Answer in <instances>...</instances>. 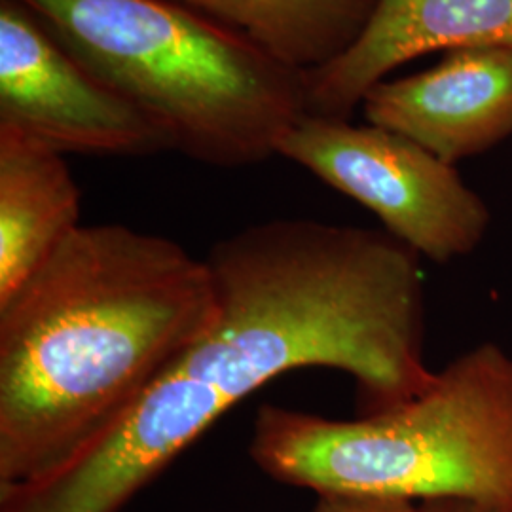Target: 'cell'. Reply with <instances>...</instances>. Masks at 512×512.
I'll use <instances>...</instances> for the list:
<instances>
[{"label": "cell", "mask_w": 512, "mask_h": 512, "mask_svg": "<svg viewBox=\"0 0 512 512\" xmlns=\"http://www.w3.org/2000/svg\"><path fill=\"white\" fill-rule=\"evenodd\" d=\"M277 156L365 205L421 258L452 262L488 234L492 213L456 165L391 129L306 114L281 139Z\"/></svg>", "instance_id": "cell-5"}, {"label": "cell", "mask_w": 512, "mask_h": 512, "mask_svg": "<svg viewBox=\"0 0 512 512\" xmlns=\"http://www.w3.org/2000/svg\"><path fill=\"white\" fill-rule=\"evenodd\" d=\"M313 512H418V503L361 494H317Z\"/></svg>", "instance_id": "cell-11"}, {"label": "cell", "mask_w": 512, "mask_h": 512, "mask_svg": "<svg viewBox=\"0 0 512 512\" xmlns=\"http://www.w3.org/2000/svg\"><path fill=\"white\" fill-rule=\"evenodd\" d=\"M205 258L124 224L76 228L0 304V486L118 420L217 317Z\"/></svg>", "instance_id": "cell-2"}, {"label": "cell", "mask_w": 512, "mask_h": 512, "mask_svg": "<svg viewBox=\"0 0 512 512\" xmlns=\"http://www.w3.org/2000/svg\"><path fill=\"white\" fill-rule=\"evenodd\" d=\"M80 226V190L65 156L0 126V304Z\"/></svg>", "instance_id": "cell-9"}, {"label": "cell", "mask_w": 512, "mask_h": 512, "mask_svg": "<svg viewBox=\"0 0 512 512\" xmlns=\"http://www.w3.org/2000/svg\"><path fill=\"white\" fill-rule=\"evenodd\" d=\"M249 456L264 475L315 494L463 499L512 511V355L478 344L420 395L355 420L262 404Z\"/></svg>", "instance_id": "cell-4"}, {"label": "cell", "mask_w": 512, "mask_h": 512, "mask_svg": "<svg viewBox=\"0 0 512 512\" xmlns=\"http://www.w3.org/2000/svg\"><path fill=\"white\" fill-rule=\"evenodd\" d=\"M249 38L298 73L346 54L380 0H173Z\"/></svg>", "instance_id": "cell-10"}, {"label": "cell", "mask_w": 512, "mask_h": 512, "mask_svg": "<svg viewBox=\"0 0 512 512\" xmlns=\"http://www.w3.org/2000/svg\"><path fill=\"white\" fill-rule=\"evenodd\" d=\"M93 74L150 114L173 150L258 164L308 114L304 73L173 0H19Z\"/></svg>", "instance_id": "cell-3"}, {"label": "cell", "mask_w": 512, "mask_h": 512, "mask_svg": "<svg viewBox=\"0 0 512 512\" xmlns=\"http://www.w3.org/2000/svg\"><path fill=\"white\" fill-rule=\"evenodd\" d=\"M213 325L147 391L33 484L38 512H122L262 385L298 368L353 378L361 414L420 395L421 256L385 230L279 219L220 239L205 256Z\"/></svg>", "instance_id": "cell-1"}, {"label": "cell", "mask_w": 512, "mask_h": 512, "mask_svg": "<svg viewBox=\"0 0 512 512\" xmlns=\"http://www.w3.org/2000/svg\"><path fill=\"white\" fill-rule=\"evenodd\" d=\"M418 512H512L463 499H429L418 503Z\"/></svg>", "instance_id": "cell-12"}, {"label": "cell", "mask_w": 512, "mask_h": 512, "mask_svg": "<svg viewBox=\"0 0 512 512\" xmlns=\"http://www.w3.org/2000/svg\"><path fill=\"white\" fill-rule=\"evenodd\" d=\"M366 120L456 165L512 137V50L444 52L427 71L387 78L363 99Z\"/></svg>", "instance_id": "cell-7"}, {"label": "cell", "mask_w": 512, "mask_h": 512, "mask_svg": "<svg viewBox=\"0 0 512 512\" xmlns=\"http://www.w3.org/2000/svg\"><path fill=\"white\" fill-rule=\"evenodd\" d=\"M0 126L63 156L173 150L150 114L78 61L19 0H0Z\"/></svg>", "instance_id": "cell-6"}, {"label": "cell", "mask_w": 512, "mask_h": 512, "mask_svg": "<svg viewBox=\"0 0 512 512\" xmlns=\"http://www.w3.org/2000/svg\"><path fill=\"white\" fill-rule=\"evenodd\" d=\"M478 46L512 50V0H380L346 54L304 74L308 114L349 120L404 63Z\"/></svg>", "instance_id": "cell-8"}]
</instances>
